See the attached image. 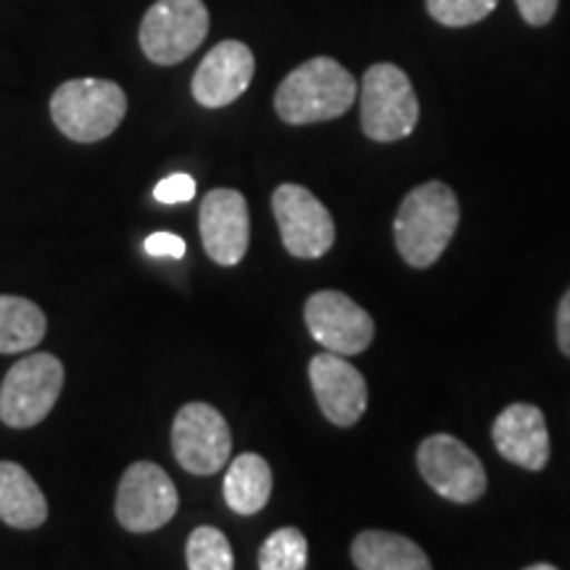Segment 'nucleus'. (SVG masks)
<instances>
[{
    "instance_id": "obj_4",
    "label": "nucleus",
    "mask_w": 570,
    "mask_h": 570,
    "mask_svg": "<svg viewBox=\"0 0 570 570\" xmlns=\"http://www.w3.org/2000/svg\"><path fill=\"white\" fill-rule=\"evenodd\" d=\"M362 130L375 142H394L415 130L420 104L410 77L394 63H375L362 77Z\"/></svg>"
},
{
    "instance_id": "obj_19",
    "label": "nucleus",
    "mask_w": 570,
    "mask_h": 570,
    "mask_svg": "<svg viewBox=\"0 0 570 570\" xmlns=\"http://www.w3.org/2000/svg\"><path fill=\"white\" fill-rule=\"evenodd\" d=\"M46 315L30 298L0 296V354H19L46 338Z\"/></svg>"
},
{
    "instance_id": "obj_11",
    "label": "nucleus",
    "mask_w": 570,
    "mask_h": 570,
    "mask_svg": "<svg viewBox=\"0 0 570 570\" xmlns=\"http://www.w3.org/2000/svg\"><path fill=\"white\" fill-rule=\"evenodd\" d=\"M304 320L312 338L327 352L352 356L373 344V317L341 291H317L306 298Z\"/></svg>"
},
{
    "instance_id": "obj_1",
    "label": "nucleus",
    "mask_w": 570,
    "mask_h": 570,
    "mask_svg": "<svg viewBox=\"0 0 570 570\" xmlns=\"http://www.w3.org/2000/svg\"><path fill=\"white\" fill-rule=\"evenodd\" d=\"M460 223V202L449 185L431 180L410 190L399 206L394 238L410 267L436 265Z\"/></svg>"
},
{
    "instance_id": "obj_6",
    "label": "nucleus",
    "mask_w": 570,
    "mask_h": 570,
    "mask_svg": "<svg viewBox=\"0 0 570 570\" xmlns=\"http://www.w3.org/2000/svg\"><path fill=\"white\" fill-rule=\"evenodd\" d=\"M61 389L63 365L53 354L24 356L0 386V420L9 428H35L51 415Z\"/></svg>"
},
{
    "instance_id": "obj_27",
    "label": "nucleus",
    "mask_w": 570,
    "mask_h": 570,
    "mask_svg": "<svg viewBox=\"0 0 570 570\" xmlns=\"http://www.w3.org/2000/svg\"><path fill=\"white\" fill-rule=\"evenodd\" d=\"M529 570H554L550 562H539V566H529Z\"/></svg>"
},
{
    "instance_id": "obj_7",
    "label": "nucleus",
    "mask_w": 570,
    "mask_h": 570,
    "mask_svg": "<svg viewBox=\"0 0 570 570\" xmlns=\"http://www.w3.org/2000/svg\"><path fill=\"white\" fill-rule=\"evenodd\" d=\"M417 468L428 487L449 502L470 504L487 494V470L460 439L449 433L428 436L417 449Z\"/></svg>"
},
{
    "instance_id": "obj_13",
    "label": "nucleus",
    "mask_w": 570,
    "mask_h": 570,
    "mask_svg": "<svg viewBox=\"0 0 570 570\" xmlns=\"http://www.w3.org/2000/svg\"><path fill=\"white\" fill-rule=\"evenodd\" d=\"M254 53L246 42L223 40L204 56L194 75V98L206 109H223L238 101L254 80Z\"/></svg>"
},
{
    "instance_id": "obj_21",
    "label": "nucleus",
    "mask_w": 570,
    "mask_h": 570,
    "mask_svg": "<svg viewBox=\"0 0 570 570\" xmlns=\"http://www.w3.org/2000/svg\"><path fill=\"white\" fill-rule=\"evenodd\" d=\"M306 547L304 533L288 525L277 529L259 550V568L262 570H304L306 568Z\"/></svg>"
},
{
    "instance_id": "obj_23",
    "label": "nucleus",
    "mask_w": 570,
    "mask_h": 570,
    "mask_svg": "<svg viewBox=\"0 0 570 570\" xmlns=\"http://www.w3.org/2000/svg\"><path fill=\"white\" fill-rule=\"evenodd\" d=\"M196 180L190 175H169L154 188V198L161 204H185L194 202Z\"/></svg>"
},
{
    "instance_id": "obj_8",
    "label": "nucleus",
    "mask_w": 570,
    "mask_h": 570,
    "mask_svg": "<svg viewBox=\"0 0 570 570\" xmlns=\"http://www.w3.org/2000/svg\"><path fill=\"white\" fill-rule=\"evenodd\" d=\"M177 489L156 462L140 460L125 470L117 489V520L119 525L132 533L159 531L175 518Z\"/></svg>"
},
{
    "instance_id": "obj_10",
    "label": "nucleus",
    "mask_w": 570,
    "mask_h": 570,
    "mask_svg": "<svg viewBox=\"0 0 570 570\" xmlns=\"http://www.w3.org/2000/svg\"><path fill=\"white\" fill-rule=\"evenodd\" d=\"M173 449L180 468L190 475L219 473L233 452L230 425L212 404H185L173 423Z\"/></svg>"
},
{
    "instance_id": "obj_24",
    "label": "nucleus",
    "mask_w": 570,
    "mask_h": 570,
    "mask_svg": "<svg viewBox=\"0 0 570 570\" xmlns=\"http://www.w3.org/2000/svg\"><path fill=\"white\" fill-rule=\"evenodd\" d=\"M146 254L156 256V259H183L185 256V240L175 233H154L146 238Z\"/></svg>"
},
{
    "instance_id": "obj_18",
    "label": "nucleus",
    "mask_w": 570,
    "mask_h": 570,
    "mask_svg": "<svg viewBox=\"0 0 570 570\" xmlns=\"http://www.w3.org/2000/svg\"><path fill=\"white\" fill-rule=\"evenodd\" d=\"M273 494V470L259 454L246 452L230 462L225 475V502L238 515H256Z\"/></svg>"
},
{
    "instance_id": "obj_3",
    "label": "nucleus",
    "mask_w": 570,
    "mask_h": 570,
    "mask_svg": "<svg viewBox=\"0 0 570 570\" xmlns=\"http://www.w3.org/2000/svg\"><path fill=\"white\" fill-rule=\"evenodd\" d=\"M127 96L117 82L82 77L56 88L51 98L53 125L77 142H98L122 125Z\"/></svg>"
},
{
    "instance_id": "obj_2",
    "label": "nucleus",
    "mask_w": 570,
    "mask_h": 570,
    "mask_svg": "<svg viewBox=\"0 0 570 570\" xmlns=\"http://www.w3.org/2000/svg\"><path fill=\"white\" fill-rule=\"evenodd\" d=\"M356 101V80L336 59L304 61L281 82L275 111L288 125H315L344 117Z\"/></svg>"
},
{
    "instance_id": "obj_26",
    "label": "nucleus",
    "mask_w": 570,
    "mask_h": 570,
    "mask_svg": "<svg viewBox=\"0 0 570 570\" xmlns=\"http://www.w3.org/2000/svg\"><path fill=\"white\" fill-rule=\"evenodd\" d=\"M558 344L562 348V354L570 356V288L568 294L562 296L558 309Z\"/></svg>"
},
{
    "instance_id": "obj_16",
    "label": "nucleus",
    "mask_w": 570,
    "mask_h": 570,
    "mask_svg": "<svg viewBox=\"0 0 570 570\" xmlns=\"http://www.w3.org/2000/svg\"><path fill=\"white\" fill-rule=\"evenodd\" d=\"M48 518V502L32 475L17 462H0V520L11 529H40Z\"/></svg>"
},
{
    "instance_id": "obj_17",
    "label": "nucleus",
    "mask_w": 570,
    "mask_h": 570,
    "mask_svg": "<svg viewBox=\"0 0 570 570\" xmlns=\"http://www.w3.org/2000/svg\"><path fill=\"white\" fill-rule=\"evenodd\" d=\"M360 570H428L431 560L415 541L391 531H362L352 544Z\"/></svg>"
},
{
    "instance_id": "obj_22",
    "label": "nucleus",
    "mask_w": 570,
    "mask_h": 570,
    "mask_svg": "<svg viewBox=\"0 0 570 570\" xmlns=\"http://www.w3.org/2000/svg\"><path fill=\"white\" fill-rule=\"evenodd\" d=\"M499 0H425L428 13L444 27H470L487 19Z\"/></svg>"
},
{
    "instance_id": "obj_14",
    "label": "nucleus",
    "mask_w": 570,
    "mask_h": 570,
    "mask_svg": "<svg viewBox=\"0 0 570 570\" xmlns=\"http://www.w3.org/2000/svg\"><path fill=\"white\" fill-rule=\"evenodd\" d=\"M309 381L320 410L333 425L348 428L365 415L367 383L360 370L348 365L341 354H317L309 362Z\"/></svg>"
},
{
    "instance_id": "obj_5",
    "label": "nucleus",
    "mask_w": 570,
    "mask_h": 570,
    "mask_svg": "<svg viewBox=\"0 0 570 570\" xmlns=\"http://www.w3.org/2000/svg\"><path fill=\"white\" fill-rule=\"evenodd\" d=\"M209 35L204 0H156L140 21V48L148 61L175 67L202 48Z\"/></svg>"
},
{
    "instance_id": "obj_25",
    "label": "nucleus",
    "mask_w": 570,
    "mask_h": 570,
    "mask_svg": "<svg viewBox=\"0 0 570 570\" xmlns=\"http://www.w3.org/2000/svg\"><path fill=\"white\" fill-rule=\"evenodd\" d=\"M520 17L529 21L531 27H544L550 24L558 13L560 0H515Z\"/></svg>"
},
{
    "instance_id": "obj_12",
    "label": "nucleus",
    "mask_w": 570,
    "mask_h": 570,
    "mask_svg": "<svg viewBox=\"0 0 570 570\" xmlns=\"http://www.w3.org/2000/svg\"><path fill=\"white\" fill-rule=\"evenodd\" d=\"M202 240L212 262L223 267H235L246 256L248 223L246 198L233 188H214L202 204Z\"/></svg>"
},
{
    "instance_id": "obj_9",
    "label": "nucleus",
    "mask_w": 570,
    "mask_h": 570,
    "mask_svg": "<svg viewBox=\"0 0 570 570\" xmlns=\"http://www.w3.org/2000/svg\"><path fill=\"white\" fill-rule=\"evenodd\" d=\"M273 212L285 252L296 259H320L336 240V225L323 202L304 185L285 183L273 194Z\"/></svg>"
},
{
    "instance_id": "obj_20",
    "label": "nucleus",
    "mask_w": 570,
    "mask_h": 570,
    "mask_svg": "<svg viewBox=\"0 0 570 570\" xmlns=\"http://www.w3.org/2000/svg\"><path fill=\"white\" fill-rule=\"evenodd\" d=\"M185 562L190 570H233L235 558L230 550V541L225 533L214 525H198L188 537L185 547Z\"/></svg>"
},
{
    "instance_id": "obj_15",
    "label": "nucleus",
    "mask_w": 570,
    "mask_h": 570,
    "mask_svg": "<svg viewBox=\"0 0 570 570\" xmlns=\"http://www.w3.org/2000/svg\"><path fill=\"white\" fill-rule=\"evenodd\" d=\"M497 452L523 470H541L550 462V433L544 415L533 404H510L491 428Z\"/></svg>"
}]
</instances>
